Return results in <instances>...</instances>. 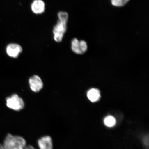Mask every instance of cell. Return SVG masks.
Instances as JSON below:
<instances>
[{
	"mask_svg": "<svg viewBox=\"0 0 149 149\" xmlns=\"http://www.w3.org/2000/svg\"><path fill=\"white\" fill-rule=\"evenodd\" d=\"M5 149H25L26 142L23 137L8 134L3 144Z\"/></svg>",
	"mask_w": 149,
	"mask_h": 149,
	"instance_id": "obj_1",
	"label": "cell"
},
{
	"mask_svg": "<svg viewBox=\"0 0 149 149\" xmlns=\"http://www.w3.org/2000/svg\"><path fill=\"white\" fill-rule=\"evenodd\" d=\"M6 100L7 107L14 111H19L25 107L23 100L17 95H13L10 97L7 98Z\"/></svg>",
	"mask_w": 149,
	"mask_h": 149,
	"instance_id": "obj_2",
	"label": "cell"
},
{
	"mask_svg": "<svg viewBox=\"0 0 149 149\" xmlns=\"http://www.w3.org/2000/svg\"><path fill=\"white\" fill-rule=\"evenodd\" d=\"M67 22L58 20L53 30L54 38L56 42H61L66 31Z\"/></svg>",
	"mask_w": 149,
	"mask_h": 149,
	"instance_id": "obj_3",
	"label": "cell"
},
{
	"mask_svg": "<svg viewBox=\"0 0 149 149\" xmlns=\"http://www.w3.org/2000/svg\"><path fill=\"white\" fill-rule=\"evenodd\" d=\"M29 83L31 90L34 92H40L43 86L42 80L37 75L33 76L30 78Z\"/></svg>",
	"mask_w": 149,
	"mask_h": 149,
	"instance_id": "obj_4",
	"label": "cell"
},
{
	"mask_svg": "<svg viewBox=\"0 0 149 149\" xmlns=\"http://www.w3.org/2000/svg\"><path fill=\"white\" fill-rule=\"evenodd\" d=\"M23 51L22 47L19 45L12 43L8 45L6 48L7 55L11 57L17 58Z\"/></svg>",
	"mask_w": 149,
	"mask_h": 149,
	"instance_id": "obj_5",
	"label": "cell"
},
{
	"mask_svg": "<svg viewBox=\"0 0 149 149\" xmlns=\"http://www.w3.org/2000/svg\"><path fill=\"white\" fill-rule=\"evenodd\" d=\"M38 144L40 149H53V141L49 136L41 138L38 141Z\"/></svg>",
	"mask_w": 149,
	"mask_h": 149,
	"instance_id": "obj_6",
	"label": "cell"
},
{
	"mask_svg": "<svg viewBox=\"0 0 149 149\" xmlns=\"http://www.w3.org/2000/svg\"><path fill=\"white\" fill-rule=\"evenodd\" d=\"M31 9L35 14H42L44 12L45 5L42 0H35L31 5Z\"/></svg>",
	"mask_w": 149,
	"mask_h": 149,
	"instance_id": "obj_7",
	"label": "cell"
},
{
	"mask_svg": "<svg viewBox=\"0 0 149 149\" xmlns=\"http://www.w3.org/2000/svg\"><path fill=\"white\" fill-rule=\"evenodd\" d=\"M87 97L91 102H97L100 97V91L96 88L91 89L87 92Z\"/></svg>",
	"mask_w": 149,
	"mask_h": 149,
	"instance_id": "obj_8",
	"label": "cell"
},
{
	"mask_svg": "<svg viewBox=\"0 0 149 149\" xmlns=\"http://www.w3.org/2000/svg\"><path fill=\"white\" fill-rule=\"evenodd\" d=\"M72 49L74 53L78 54H83L82 53L80 41L77 38H74L72 41Z\"/></svg>",
	"mask_w": 149,
	"mask_h": 149,
	"instance_id": "obj_9",
	"label": "cell"
},
{
	"mask_svg": "<svg viewBox=\"0 0 149 149\" xmlns=\"http://www.w3.org/2000/svg\"><path fill=\"white\" fill-rule=\"evenodd\" d=\"M104 122L106 126L109 127H113L116 124V120L114 117L109 115L104 119Z\"/></svg>",
	"mask_w": 149,
	"mask_h": 149,
	"instance_id": "obj_10",
	"label": "cell"
},
{
	"mask_svg": "<svg viewBox=\"0 0 149 149\" xmlns=\"http://www.w3.org/2000/svg\"><path fill=\"white\" fill-rule=\"evenodd\" d=\"M130 0H111V3L113 6L122 7L125 5Z\"/></svg>",
	"mask_w": 149,
	"mask_h": 149,
	"instance_id": "obj_11",
	"label": "cell"
},
{
	"mask_svg": "<svg viewBox=\"0 0 149 149\" xmlns=\"http://www.w3.org/2000/svg\"><path fill=\"white\" fill-rule=\"evenodd\" d=\"M58 16L59 20L63 22H68V15L66 12H59L58 14Z\"/></svg>",
	"mask_w": 149,
	"mask_h": 149,
	"instance_id": "obj_12",
	"label": "cell"
},
{
	"mask_svg": "<svg viewBox=\"0 0 149 149\" xmlns=\"http://www.w3.org/2000/svg\"><path fill=\"white\" fill-rule=\"evenodd\" d=\"M25 149H36L34 147L31 145H26L25 147Z\"/></svg>",
	"mask_w": 149,
	"mask_h": 149,
	"instance_id": "obj_13",
	"label": "cell"
},
{
	"mask_svg": "<svg viewBox=\"0 0 149 149\" xmlns=\"http://www.w3.org/2000/svg\"><path fill=\"white\" fill-rule=\"evenodd\" d=\"M0 149H5L3 144H0Z\"/></svg>",
	"mask_w": 149,
	"mask_h": 149,
	"instance_id": "obj_14",
	"label": "cell"
}]
</instances>
